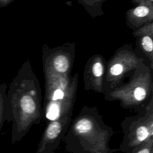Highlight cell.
Returning <instances> with one entry per match:
<instances>
[{"instance_id": "obj_1", "label": "cell", "mask_w": 153, "mask_h": 153, "mask_svg": "<svg viewBox=\"0 0 153 153\" xmlns=\"http://www.w3.org/2000/svg\"><path fill=\"white\" fill-rule=\"evenodd\" d=\"M8 123L12 122L11 142L21 140L34 125L44 118L39 90L22 71L10 83L7 91Z\"/></svg>"}, {"instance_id": "obj_2", "label": "cell", "mask_w": 153, "mask_h": 153, "mask_svg": "<svg viewBox=\"0 0 153 153\" xmlns=\"http://www.w3.org/2000/svg\"><path fill=\"white\" fill-rule=\"evenodd\" d=\"M114 133L95 106H84L72 118L62 141L69 153H117L118 148L109 146Z\"/></svg>"}, {"instance_id": "obj_3", "label": "cell", "mask_w": 153, "mask_h": 153, "mask_svg": "<svg viewBox=\"0 0 153 153\" xmlns=\"http://www.w3.org/2000/svg\"><path fill=\"white\" fill-rule=\"evenodd\" d=\"M135 115L126 117L121 123L123 137L118 150L124 153L153 139L152 99Z\"/></svg>"}, {"instance_id": "obj_4", "label": "cell", "mask_w": 153, "mask_h": 153, "mask_svg": "<svg viewBox=\"0 0 153 153\" xmlns=\"http://www.w3.org/2000/svg\"><path fill=\"white\" fill-rule=\"evenodd\" d=\"M72 115L48 122L35 153H57L56 150L68 130L72 120Z\"/></svg>"}, {"instance_id": "obj_5", "label": "cell", "mask_w": 153, "mask_h": 153, "mask_svg": "<svg viewBox=\"0 0 153 153\" xmlns=\"http://www.w3.org/2000/svg\"><path fill=\"white\" fill-rule=\"evenodd\" d=\"M7 85L4 82L0 84V131L7 120Z\"/></svg>"}, {"instance_id": "obj_6", "label": "cell", "mask_w": 153, "mask_h": 153, "mask_svg": "<svg viewBox=\"0 0 153 153\" xmlns=\"http://www.w3.org/2000/svg\"><path fill=\"white\" fill-rule=\"evenodd\" d=\"M53 65L57 72L60 73H64L69 69V64L66 56L63 55H59L54 58Z\"/></svg>"}, {"instance_id": "obj_7", "label": "cell", "mask_w": 153, "mask_h": 153, "mask_svg": "<svg viewBox=\"0 0 153 153\" xmlns=\"http://www.w3.org/2000/svg\"><path fill=\"white\" fill-rule=\"evenodd\" d=\"M124 153H153V139H151Z\"/></svg>"}, {"instance_id": "obj_8", "label": "cell", "mask_w": 153, "mask_h": 153, "mask_svg": "<svg viewBox=\"0 0 153 153\" xmlns=\"http://www.w3.org/2000/svg\"><path fill=\"white\" fill-rule=\"evenodd\" d=\"M142 44L145 50L148 52L152 51L153 48V43L152 39L149 36H146L143 37L142 40Z\"/></svg>"}, {"instance_id": "obj_9", "label": "cell", "mask_w": 153, "mask_h": 153, "mask_svg": "<svg viewBox=\"0 0 153 153\" xmlns=\"http://www.w3.org/2000/svg\"><path fill=\"white\" fill-rule=\"evenodd\" d=\"M134 14L139 17H143L148 15L149 9L146 6H139L134 10Z\"/></svg>"}, {"instance_id": "obj_10", "label": "cell", "mask_w": 153, "mask_h": 153, "mask_svg": "<svg viewBox=\"0 0 153 153\" xmlns=\"http://www.w3.org/2000/svg\"><path fill=\"white\" fill-rule=\"evenodd\" d=\"M92 71L95 77H97V78L101 77L103 72V67L102 64L100 62L95 63L93 66Z\"/></svg>"}, {"instance_id": "obj_11", "label": "cell", "mask_w": 153, "mask_h": 153, "mask_svg": "<svg viewBox=\"0 0 153 153\" xmlns=\"http://www.w3.org/2000/svg\"><path fill=\"white\" fill-rule=\"evenodd\" d=\"M123 71V66L119 63L112 65L110 68V72L112 75L118 76L121 74Z\"/></svg>"}, {"instance_id": "obj_12", "label": "cell", "mask_w": 153, "mask_h": 153, "mask_svg": "<svg viewBox=\"0 0 153 153\" xmlns=\"http://www.w3.org/2000/svg\"><path fill=\"white\" fill-rule=\"evenodd\" d=\"M14 0H0V5L2 7H5L12 2Z\"/></svg>"}, {"instance_id": "obj_13", "label": "cell", "mask_w": 153, "mask_h": 153, "mask_svg": "<svg viewBox=\"0 0 153 153\" xmlns=\"http://www.w3.org/2000/svg\"><path fill=\"white\" fill-rule=\"evenodd\" d=\"M1 5H0V9H1Z\"/></svg>"}]
</instances>
